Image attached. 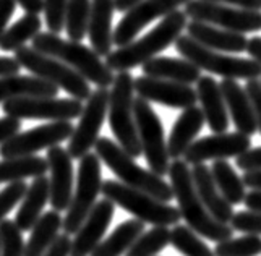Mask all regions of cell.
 Listing matches in <instances>:
<instances>
[{"instance_id":"7402d4cb","label":"cell","mask_w":261,"mask_h":256,"mask_svg":"<svg viewBox=\"0 0 261 256\" xmlns=\"http://www.w3.org/2000/svg\"><path fill=\"white\" fill-rule=\"evenodd\" d=\"M192 180L195 190L200 199L203 201L204 208L218 222L229 224L233 216V206L229 204L224 196L219 193L218 187L214 184L211 169L204 164H196L192 169Z\"/></svg>"},{"instance_id":"7c38bea8","label":"cell","mask_w":261,"mask_h":256,"mask_svg":"<svg viewBox=\"0 0 261 256\" xmlns=\"http://www.w3.org/2000/svg\"><path fill=\"white\" fill-rule=\"evenodd\" d=\"M107 107H109V91L107 88H97L88 97L80 115L78 125L73 128L68 140V154L71 159H82L85 154L94 148L99 138V132L104 125Z\"/></svg>"},{"instance_id":"4316f807","label":"cell","mask_w":261,"mask_h":256,"mask_svg":"<svg viewBox=\"0 0 261 256\" xmlns=\"http://www.w3.org/2000/svg\"><path fill=\"white\" fill-rule=\"evenodd\" d=\"M59 88L39 76L12 75L0 78V104L20 97H56Z\"/></svg>"},{"instance_id":"ee69618b","label":"cell","mask_w":261,"mask_h":256,"mask_svg":"<svg viewBox=\"0 0 261 256\" xmlns=\"http://www.w3.org/2000/svg\"><path fill=\"white\" fill-rule=\"evenodd\" d=\"M20 128H21L20 118L8 117V115L0 118V144H4L5 141L13 138L16 133H20Z\"/></svg>"},{"instance_id":"5b68a950","label":"cell","mask_w":261,"mask_h":256,"mask_svg":"<svg viewBox=\"0 0 261 256\" xmlns=\"http://www.w3.org/2000/svg\"><path fill=\"white\" fill-rule=\"evenodd\" d=\"M133 80L130 71H119L115 75L112 89L109 91L107 115L117 144L135 159L141 156L143 151L133 114Z\"/></svg>"},{"instance_id":"f6af8a7d","label":"cell","mask_w":261,"mask_h":256,"mask_svg":"<svg viewBox=\"0 0 261 256\" xmlns=\"http://www.w3.org/2000/svg\"><path fill=\"white\" fill-rule=\"evenodd\" d=\"M70 245H71L70 235L62 234L57 237V240L54 242V245L42 256H70Z\"/></svg>"},{"instance_id":"bcb514c9","label":"cell","mask_w":261,"mask_h":256,"mask_svg":"<svg viewBox=\"0 0 261 256\" xmlns=\"http://www.w3.org/2000/svg\"><path fill=\"white\" fill-rule=\"evenodd\" d=\"M16 2L15 0H0V38L4 36L7 24L10 21L12 15L15 13Z\"/></svg>"},{"instance_id":"8fae6325","label":"cell","mask_w":261,"mask_h":256,"mask_svg":"<svg viewBox=\"0 0 261 256\" xmlns=\"http://www.w3.org/2000/svg\"><path fill=\"white\" fill-rule=\"evenodd\" d=\"M184 12L195 21L208 23L233 33L245 34L261 30V12L255 10H244L208 0H190L185 4Z\"/></svg>"},{"instance_id":"9c48e42d","label":"cell","mask_w":261,"mask_h":256,"mask_svg":"<svg viewBox=\"0 0 261 256\" xmlns=\"http://www.w3.org/2000/svg\"><path fill=\"white\" fill-rule=\"evenodd\" d=\"M102 188V169L101 159L96 152H88L80 159L76 188L73 190L70 206L64 217V231L67 235L76 234L80 225L85 222L88 214L94 208L97 195Z\"/></svg>"},{"instance_id":"f35d334b","label":"cell","mask_w":261,"mask_h":256,"mask_svg":"<svg viewBox=\"0 0 261 256\" xmlns=\"http://www.w3.org/2000/svg\"><path fill=\"white\" fill-rule=\"evenodd\" d=\"M26 190H28L26 182L20 180V182H10V184L0 191V222L5 221L7 214L10 213L18 203H21Z\"/></svg>"},{"instance_id":"816d5d0a","label":"cell","mask_w":261,"mask_h":256,"mask_svg":"<svg viewBox=\"0 0 261 256\" xmlns=\"http://www.w3.org/2000/svg\"><path fill=\"white\" fill-rule=\"evenodd\" d=\"M244 204L250 211H258L261 213V190H251L247 193Z\"/></svg>"},{"instance_id":"30bf717a","label":"cell","mask_w":261,"mask_h":256,"mask_svg":"<svg viewBox=\"0 0 261 256\" xmlns=\"http://www.w3.org/2000/svg\"><path fill=\"white\" fill-rule=\"evenodd\" d=\"M133 114L137 123L141 151L152 173L164 177L169 173V152L164 136V126L159 115L154 112L148 100L137 97L133 100Z\"/></svg>"},{"instance_id":"83f0119b","label":"cell","mask_w":261,"mask_h":256,"mask_svg":"<svg viewBox=\"0 0 261 256\" xmlns=\"http://www.w3.org/2000/svg\"><path fill=\"white\" fill-rule=\"evenodd\" d=\"M49 203V178L46 175L33 180L21 199V206L18 209L15 224L21 232H28L39 221V214L44 206Z\"/></svg>"},{"instance_id":"836d02e7","label":"cell","mask_w":261,"mask_h":256,"mask_svg":"<svg viewBox=\"0 0 261 256\" xmlns=\"http://www.w3.org/2000/svg\"><path fill=\"white\" fill-rule=\"evenodd\" d=\"M91 0H68L65 8V31L68 39L82 42L88 34Z\"/></svg>"},{"instance_id":"3957f363","label":"cell","mask_w":261,"mask_h":256,"mask_svg":"<svg viewBox=\"0 0 261 256\" xmlns=\"http://www.w3.org/2000/svg\"><path fill=\"white\" fill-rule=\"evenodd\" d=\"M33 49L64 62L97 88H107L114 83V71L91 47H86L82 42L64 39L54 33H39L33 39Z\"/></svg>"},{"instance_id":"d4e9b609","label":"cell","mask_w":261,"mask_h":256,"mask_svg":"<svg viewBox=\"0 0 261 256\" xmlns=\"http://www.w3.org/2000/svg\"><path fill=\"white\" fill-rule=\"evenodd\" d=\"M204 125V115L201 107H187L184 112L178 115L175 120L172 132L169 135L167 141V152L170 159H180L185 151L190 148V144L195 141L198 133L201 132Z\"/></svg>"},{"instance_id":"b9f144b4","label":"cell","mask_w":261,"mask_h":256,"mask_svg":"<svg viewBox=\"0 0 261 256\" xmlns=\"http://www.w3.org/2000/svg\"><path fill=\"white\" fill-rule=\"evenodd\" d=\"M237 167L245 172H255L261 170V146L255 149H248L244 154L236 158Z\"/></svg>"},{"instance_id":"7a4b0ae2","label":"cell","mask_w":261,"mask_h":256,"mask_svg":"<svg viewBox=\"0 0 261 256\" xmlns=\"http://www.w3.org/2000/svg\"><path fill=\"white\" fill-rule=\"evenodd\" d=\"M187 15L182 10H175L163 18L154 30H151L143 38L132 41L130 44L119 47L117 50L106 56V65L112 71H130L135 67H140L148 60L158 57L159 52L174 44L182 31L187 28Z\"/></svg>"},{"instance_id":"484cf974","label":"cell","mask_w":261,"mask_h":256,"mask_svg":"<svg viewBox=\"0 0 261 256\" xmlns=\"http://www.w3.org/2000/svg\"><path fill=\"white\" fill-rule=\"evenodd\" d=\"M143 75L175 81V83L193 85L201 78V70L192 62L174 57H154L143 63Z\"/></svg>"},{"instance_id":"5bb4252c","label":"cell","mask_w":261,"mask_h":256,"mask_svg":"<svg viewBox=\"0 0 261 256\" xmlns=\"http://www.w3.org/2000/svg\"><path fill=\"white\" fill-rule=\"evenodd\" d=\"M70 122H50L31 128L28 132L16 133L13 138L0 144V158L12 159L18 156H33L38 151L59 146L62 141L70 140L73 133Z\"/></svg>"},{"instance_id":"db71d44e","label":"cell","mask_w":261,"mask_h":256,"mask_svg":"<svg viewBox=\"0 0 261 256\" xmlns=\"http://www.w3.org/2000/svg\"><path fill=\"white\" fill-rule=\"evenodd\" d=\"M143 0H114V7L117 12L120 13H127L130 8H133L135 5H138Z\"/></svg>"},{"instance_id":"1f68e13d","label":"cell","mask_w":261,"mask_h":256,"mask_svg":"<svg viewBox=\"0 0 261 256\" xmlns=\"http://www.w3.org/2000/svg\"><path fill=\"white\" fill-rule=\"evenodd\" d=\"M49 170L47 159L41 156H18L0 161V182H20L30 177H42Z\"/></svg>"},{"instance_id":"681fc988","label":"cell","mask_w":261,"mask_h":256,"mask_svg":"<svg viewBox=\"0 0 261 256\" xmlns=\"http://www.w3.org/2000/svg\"><path fill=\"white\" fill-rule=\"evenodd\" d=\"M247 54L251 57V60H255L256 63L261 65V36H255L250 38L247 42Z\"/></svg>"},{"instance_id":"e0dca14e","label":"cell","mask_w":261,"mask_h":256,"mask_svg":"<svg viewBox=\"0 0 261 256\" xmlns=\"http://www.w3.org/2000/svg\"><path fill=\"white\" fill-rule=\"evenodd\" d=\"M133 88L138 97L148 103H156L172 109H187L196 106V89L192 85L175 83V81L151 78L141 75L133 80Z\"/></svg>"},{"instance_id":"6da1fadb","label":"cell","mask_w":261,"mask_h":256,"mask_svg":"<svg viewBox=\"0 0 261 256\" xmlns=\"http://www.w3.org/2000/svg\"><path fill=\"white\" fill-rule=\"evenodd\" d=\"M169 178L174 198L178 203V213L193 232L218 243L230 239L233 235V228L229 224L218 222L208 213L196 193L192 180V169H188L185 161L174 159V162H170Z\"/></svg>"},{"instance_id":"277c9868","label":"cell","mask_w":261,"mask_h":256,"mask_svg":"<svg viewBox=\"0 0 261 256\" xmlns=\"http://www.w3.org/2000/svg\"><path fill=\"white\" fill-rule=\"evenodd\" d=\"M94 151L97 158L109 167L114 175L119 178L123 185H128L143 193L154 196L163 203H170L174 198V191L163 177L156 175L151 170L143 169L133 161L130 154L125 152L119 144L111 138H97L94 144Z\"/></svg>"},{"instance_id":"7dc6e473","label":"cell","mask_w":261,"mask_h":256,"mask_svg":"<svg viewBox=\"0 0 261 256\" xmlns=\"http://www.w3.org/2000/svg\"><path fill=\"white\" fill-rule=\"evenodd\" d=\"M208 2L226 4V5H230V7L244 8V10L261 12V0H208Z\"/></svg>"},{"instance_id":"52a82bcc","label":"cell","mask_w":261,"mask_h":256,"mask_svg":"<svg viewBox=\"0 0 261 256\" xmlns=\"http://www.w3.org/2000/svg\"><path fill=\"white\" fill-rule=\"evenodd\" d=\"M101 193L104 195V198L120 206L127 213L135 216V219L145 224L169 227L178 224V221L182 219L178 208L170 206L169 203H163L154 196L143 193V191L135 190L128 185H123L122 182L104 180Z\"/></svg>"},{"instance_id":"44dd1931","label":"cell","mask_w":261,"mask_h":256,"mask_svg":"<svg viewBox=\"0 0 261 256\" xmlns=\"http://www.w3.org/2000/svg\"><path fill=\"white\" fill-rule=\"evenodd\" d=\"M219 86L222 91L224 100H226L227 112L230 114L237 132L247 136L255 135L258 130V125L253 112V106L250 103V97L245 88H242L236 80H227V78H224L219 83Z\"/></svg>"},{"instance_id":"f5cc1de1","label":"cell","mask_w":261,"mask_h":256,"mask_svg":"<svg viewBox=\"0 0 261 256\" xmlns=\"http://www.w3.org/2000/svg\"><path fill=\"white\" fill-rule=\"evenodd\" d=\"M244 184L247 188L250 190H261V170H255V172H245L244 175Z\"/></svg>"},{"instance_id":"2e32d148","label":"cell","mask_w":261,"mask_h":256,"mask_svg":"<svg viewBox=\"0 0 261 256\" xmlns=\"http://www.w3.org/2000/svg\"><path fill=\"white\" fill-rule=\"evenodd\" d=\"M251 138L244 133H214L211 136L195 140L184 154L187 164H203L206 161H218L227 158H239L250 149Z\"/></svg>"},{"instance_id":"9a60e30c","label":"cell","mask_w":261,"mask_h":256,"mask_svg":"<svg viewBox=\"0 0 261 256\" xmlns=\"http://www.w3.org/2000/svg\"><path fill=\"white\" fill-rule=\"evenodd\" d=\"M187 2L190 0H143L138 5L130 8L117 24V28L114 30V44L117 47L130 44L146 24L178 10V7L185 5Z\"/></svg>"},{"instance_id":"ffe728a7","label":"cell","mask_w":261,"mask_h":256,"mask_svg":"<svg viewBox=\"0 0 261 256\" xmlns=\"http://www.w3.org/2000/svg\"><path fill=\"white\" fill-rule=\"evenodd\" d=\"M196 96L201 103L204 122L214 133H226L229 128V112L219 83L211 76L196 81Z\"/></svg>"},{"instance_id":"c3c4849f","label":"cell","mask_w":261,"mask_h":256,"mask_svg":"<svg viewBox=\"0 0 261 256\" xmlns=\"http://www.w3.org/2000/svg\"><path fill=\"white\" fill-rule=\"evenodd\" d=\"M21 65L16 62L15 57H0V78L18 75Z\"/></svg>"},{"instance_id":"cb8c5ba5","label":"cell","mask_w":261,"mask_h":256,"mask_svg":"<svg viewBox=\"0 0 261 256\" xmlns=\"http://www.w3.org/2000/svg\"><path fill=\"white\" fill-rule=\"evenodd\" d=\"M187 31L188 36L196 42H200L201 45L218 52H244L247 49V36L242 33H233L218 28L208 23L201 21H190L187 23Z\"/></svg>"},{"instance_id":"f907efd6","label":"cell","mask_w":261,"mask_h":256,"mask_svg":"<svg viewBox=\"0 0 261 256\" xmlns=\"http://www.w3.org/2000/svg\"><path fill=\"white\" fill-rule=\"evenodd\" d=\"M26 13L31 15H39L44 12V0H15Z\"/></svg>"},{"instance_id":"4dcf8cb0","label":"cell","mask_w":261,"mask_h":256,"mask_svg":"<svg viewBox=\"0 0 261 256\" xmlns=\"http://www.w3.org/2000/svg\"><path fill=\"white\" fill-rule=\"evenodd\" d=\"M211 173L219 193L224 196V199L229 204L237 206L244 203V199L247 196V187L244 184V180L237 175V172L233 170V167L226 159L214 161L211 166Z\"/></svg>"},{"instance_id":"60d3db41","label":"cell","mask_w":261,"mask_h":256,"mask_svg":"<svg viewBox=\"0 0 261 256\" xmlns=\"http://www.w3.org/2000/svg\"><path fill=\"white\" fill-rule=\"evenodd\" d=\"M230 227L233 232H245L250 235H261V213L258 211H239L232 216Z\"/></svg>"},{"instance_id":"4fadbf2b","label":"cell","mask_w":261,"mask_h":256,"mask_svg":"<svg viewBox=\"0 0 261 256\" xmlns=\"http://www.w3.org/2000/svg\"><path fill=\"white\" fill-rule=\"evenodd\" d=\"M2 111L8 117L28 118V120L70 122L82 115L83 104L78 99L57 97H20L2 104Z\"/></svg>"},{"instance_id":"74e56055","label":"cell","mask_w":261,"mask_h":256,"mask_svg":"<svg viewBox=\"0 0 261 256\" xmlns=\"http://www.w3.org/2000/svg\"><path fill=\"white\" fill-rule=\"evenodd\" d=\"M0 256H24V240L15 221L0 222Z\"/></svg>"},{"instance_id":"ac0fdd59","label":"cell","mask_w":261,"mask_h":256,"mask_svg":"<svg viewBox=\"0 0 261 256\" xmlns=\"http://www.w3.org/2000/svg\"><path fill=\"white\" fill-rule=\"evenodd\" d=\"M46 159L50 170L49 201L54 211L64 213L68 209L73 196V162L68 151L62 146L49 148Z\"/></svg>"},{"instance_id":"e575fe53","label":"cell","mask_w":261,"mask_h":256,"mask_svg":"<svg viewBox=\"0 0 261 256\" xmlns=\"http://www.w3.org/2000/svg\"><path fill=\"white\" fill-rule=\"evenodd\" d=\"M170 243V231L164 225H154L148 232H143L133 242L125 256H156Z\"/></svg>"},{"instance_id":"8992f818","label":"cell","mask_w":261,"mask_h":256,"mask_svg":"<svg viewBox=\"0 0 261 256\" xmlns=\"http://www.w3.org/2000/svg\"><path fill=\"white\" fill-rule=\"evenodd\" d=\"M175 49L182 59L192 62L200 70L227 80H258L261 76V65L251 59H242L213 50L192 39L190 36H178Z\"/></svg>"},{"instance_id":"7bdbcfd3","label":"cell","mask_w":261,"mask_h":256,"mask_svg":"<svg viewBox=\"0 0 261 256\" xmlns=\"http://www.w3.org/2000/svg\"><path fill=\"white\" fill-rule=\"evenodd\" d=\"M245 91L250 97L251 106H253L256 125H258V130L261 133V81L259 80H248Z\"/></svg>"},{"instance_id":"603a6c76","label":"cell","mask_w":261,"mask_h":256,"mask_svg":"<svg viewBox=\"0 0 261 256\" xmlns=\"http://www.w3.org/2000/svg\"><path fill=\"white\" fill-rule=\"evenodd\" d=\"M114 12H115L114 0H91L88 38H89V42H91V49L99 57H102V56L106 57L112 52Z\"/></svg>"},{"instance_id":"f546056e","label":"cell","mask_w":261,"mask_h":256,"mask_svg":"<svg viewBox=\"0 0 261 256\" xmlns=\"http://www.w3.org/2000/svg\"><path fill=\"white\" fill-rule=\"evenodd\" d=\"M145 232V222L138 219L122 222L115 231L99 243L89 256H122L130 250V246Z\"/></svg>"},{"instance_id":"d6a6232c","label":"cell","mask_w":261,"mask_h":256,"mask_svg":"<svg viewBox=\"0 0 261 256\" xmlns=\"http://www.w3.org/2000/svg\"><path fill=\"white\" fill-rule=\"evenodd\" d=\"M42 21L39 15L26 13L21 16L13 26L7 28L4 36L0 38V50L4 52H16L26 45L28 41H33L41 33Z\"/></svg>"},{"instance_id":"f1b7e54d","label":"cell","mask_w":261,"mask_h":256,"mask_svg":"<svg viewBox=\"0 0 261 256\" xmlns=\"http://www.w3.org/2000/svg\"><path fill=\"white\" fill-rule=\"evenodd\" d=\"M64 227V217L59 211H47L31 228L30 240L24 243V256H42L57 240L60 228Z\"/></svg>"},{"instance_id":"d6986e66","label":"cell","mask_w":261,"mask_h":256,"mask_svg":"<svg viewBox=\"0 0 261 256\" xmlns=\"http://www.w3.org/2000/svg\"><path fill=\"white\" fill-rule=\"evenodd\" d=\"M115 213V204L107 198L96 201L91 213L88 214L85 222L80 225L75 239L70 245V256H89L94 248L102 242Z\"/></svg>"},{"instance_id":"ba28073f","label":"cell","mask_w":261,"mask_h":256,"mask_svg":"<svg viewBox=\"0 0 261 256\" xmlns=\"http://www.w3.org/2000/svg\"><path fill=\"white\" fill-rule=\"evenodd\" d=\"M15 59L23 68L31 71L34 76H39L49 83L56 85L59 89H64L67 93L78 100H88L91 96V86L88 81L76 73L73 68L65 65L54 57H49L46 54L34 50L33 47H21L15 52Z\"/></svg>"},{"instance_id":"8d00e7d4","label":"cell","mask_w":261,"mask_h":256,"mask_svg":"<svg viewBox=\"0 0 261 256\" xmlns=\"http://www.w3.org/2000/svg\"><path fill=\"white\" fill-rule=\"evenodd\" d=\"M261 253V239L259 235L239 237V239H227L219 242L214 248L216 256H256Z\"/></svg>"},{"instance_id":"d590c367","label":"cell","mask_w":261,"mask_h":256,"mask_svg":"<svg viewBox=\"0 0 261 256\" xmlns=\"http://www.w3.org/2000/svg\"><path fill=\"white\" fill-rule=\"evenodd\" d=\"M170 245L185 256H216L214 251L188 225H174L170 231Z\"/></svg>"},{"instance_id":"ab89813d","label":"cell","mask_w":261,"mask_h":256,"mask_svg":"<svg viewBox=\"0 0 261 256\" xmlns=\"http://www.w3.org/2000/svg\"><path fill=\"white\" fill-rule=\"evenodd\" d=\"M68 0H44V13L49 33L59 34L65 30V8Z\"/></svg>"}]
</instances>
